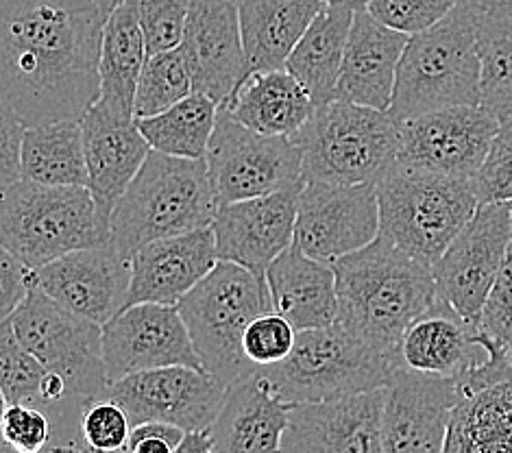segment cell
<instances>
[{
	"instance_id": "1",
	"label": "cell",
	"mask_w": 512,
	"mask_h": 453,
	"mask_svg": "<svg viewBox=\"0 0 512 453\" xmlns=\"http://www.w3.org/2000/svg\"><path fill=\"white\" fill-rule=\"evenodd\" d=\"M116 0H0V101L24 127L81 118L99 99L103 27Z\"/></svg>"
},
{
	"instance_id": "2",
	"label": "cell",
	"mask_w": 512,
	"mask_h": 453,
	"mask_svg": "<svg viewBox=\"0 0 512 453\" xmlns=\"http://www.w3.org/2000/svg\"><path fill=\"white\" fill-rule=\"evenodd\" d=\"M332 268L338 297L336 323L395 364L406 327L438 299L432 268L384 236L340 257Z\"/></svg>"
},
{
	"instance_id": "3",
	"label": "cell",
	"mask_w": 512,
	"mask_h": 453,
	"mask_svg": "<svg viewBox=\"0 0 512 453\" xmlns=\"http://www.w3.org/2000/svg\"><path fill=\"white\" fill-rule=\"evenodd\" d=\"M216 210L205 157L184 159L151 149L109 218V244L131 260L153 240L210 227Z\"/></svg>"
},
{
	"instance_id": "4",
	"label": "cell",
	"mask_w": 512,
	"mask_h": 453,
	"mask_svg": "<svg viewBox=\"0 0 512 453\" xmlns=\"http://www.w3.org/2000/svg\"><path fill=\"white\" fill-rule=\"evenodd\" d=\"M480 11L462 0L434 27L410 35L388 112L399 122L445 107L480 105Z\"/></svg>"
},
{
	"instance_id": "5",
	"label": "cell",
	"mask_w": 512,
	"mask_h": 453,
	"mask_svg": "<svg viewBox=\"0 0 512 453\" xmlns=\"http://www.w3.org/2000/svg\"><path fill=\"white\" fill-rule=\"evenodd\" d=\"M112 229L88 188L20 179L0 197V247L35 271L70 251L109 244Z\"/></svg>"
},
{
	"instance_id": "6",
	"label": "cell",
	"mask_w": 512,
	"mask_h": 453,
	"mask_svg": "<svg viewBox=\"0 0 512 453\" xmlns=\"http://www.w3.org/2000/svg\"><path fill=\"white\" fill-rule=\"evenodd\" d=\"M401 122L380 109L329 101L297 133L303 183H377L397 162Z\"/></svg>"
},
{
	"instance_id": "7",
	"label": "cell",
	"mask_w": 512,
	"mask_h": 453,
	"mask_svg": "<svg viewBox=\"0 0 512 453\" xmlns=\"http://www.w3.org/2000/svg\"><path fill=\"white\" fill-rule=\"evenodd\" d=\"M380 236L434 268L480 207L473 183L408 170L399 164L375 183Z\"/></svg>"
},
{
	"instance_id": "8",
	"label": "cell",
	"mask_w": 512,
	"mask_h": 453,
	"mask_svg": "<svg viewBox=\"0 0 512 453\" xmlns=\"http://www.w3.org/2000/svg\"><path fill=\"white\" fill-rule=\"evenodd\" d=\"M177 308L205 373L229 386L255 371L242 353V334L253 318L273 312L266 277L218 260Z\"/></svg>"
},
{
	"instance_id": "9",
	"label": "cell",
	"mask_w": 512,
	"mask_h": 453,
	"mask_svg": "<svg viewBox=\"0 0 512 453\" xmlns=\"http://www.w3.org/2000/svg\"><path fill=\"white\" fill-rule=\"evenodd\" d=\"M395 371L393 360L334 323L297 332L290 355L258 369L277 397L295 403H319L384 388Z\"/></svg>"
},
{
	"instance_id": "10",
	"label": "cell",
	"mask_w": 512,
	"mask_h": 453,
	"mask_svg": "<svg viewBox=\"0 0 512 453\" xmlns=\"http://www.w3.org/2000/svg\"><path fill=\"white\" fill-rule=\"evenodd\" d=\"M11 325L46 371L66 379L72 397L90 401L107 395L101 325L62 308L33 279L27 297L11 314Z\"/></svg>"
},
{
	"instance_id": "11",
	"label": "cell",
	"mask_w": 512,
	"mask_h": 453,
	"mask_svg": "<svg viewBox=\"0 0 512 453\" xmlns=\"http://www.w3.org/2000/svg\"><path fill=\"white\" fill-rule=\"evenodd\" d=\"M205 164L218 207L303 183L295 140L251 131L223 107H218Z\"/></svg>"
},
{
	"instance_id": "12",
	"label": "cell",
	"mask_w": 512,
	"mask_h": 453,
	"mask_svg": "<svg viewBox=\"0 0 512 453\" xmlns=\"http://www.w3.org/2000/svg\"><path fill=\"white\" fill-rule=\"evenodd\" d=\"M499 120L478 107H445L401 122L397 162L408 170L471 181L484 164Z\"/></svg>"
},
{
	"instance_id": "13",
	"label": "cell",
	"mask_w": 512,
	"mask_h": 453,
	"mask_svg": "<svg viewBox=\"0 0 512 453\" xmlns=\"http://www.w3.org/2000/svg\"><path fill=\"white\" fill-rule=\"evenodd\" d=\"M512 236L508 203H482L432 268L436 297L478 321Z\"/></svg>"
},
{
	"instance_id": "14",
	"label": "cell",
	"mask_w": 512,
	"mask_h": 453,
	"mask_svg": "<svg viewBox=\"0 0 512 453\" xmlns=\"http://www.w3.org/2000/svg\"><path fill=\"white\" fill-rule=\"evenodd\" d=\"M380 236V205L375 183L336 186L303 183L297 207L295 242L314 260L334 264Z\"/></svg>"
},
{
	"instance_id": "15",
	"label": "cell",
	"mask_w": 512,
	"mask_h": 453,
	"mask_svg": "<svg viewBox=\"0 0 512 453\" xmlns=\"http://www.w3.org/2000/svg\"><path fill=\"white\" fill-rule=\"evenodd\" d=\"M482 342L489 358L456 379L443 453H512V355Z\"/></svg>"
},
{
	"instance_id": "16",
	"label": "cell",
	"mask_w": 512,
	"mask_h": 453,
	"mask_svg": "<svg viewBox=\"0 0 512 453\" xmlns=\"http://www.w3.org/2000/svg\"><path fill=\"white\" fill-rule=\"evenodd\" d=\"M103 362L109 384L164 366L203 371L179 308L162 303H133L109 318L103 325Z\"/></svg>"
},
{
	"instance_id": "17",
	"label": "cell",
	"mask_w": 512,
	"mask_h": 453,
	"mask_svg": "<svg viewBox=\"0 0 512 453\" xmlns=\"http://www.w3.org/2000/svg\"><path fill=\"white\" fill-rule=\"evenodd\" d=\"M227 386L192 366H164L120 377L107 397L129 414L131 425L160 421L184 432L207 430L223 406Z\"/></svg>"
},
{
	"instance_id": "18",
	"label": "cell",
	"mask_w": 512,
	"mask_h": 453,
	"mask_svg": "<svg viewBox=\"0 0 512 453\" xmlns=\"http://www.w3.org/2000/svg\"><path fill=\"white\" fill-rule=\"evenodd\" d=\"M301 188L303 183L266 197L218 207L210 225L218 260L264 277L275 257L295 240Z\"/></svg>"
},
{
	"instance_id": "19",
	"label": "cell",
	"mask_w": 512,
	"mask_h": 453,
	"mask_svg": "<svg viewBox=\"0 0 512 453\" xmlns=\"http://www.w3.org/2000/svg\"><path fill=\"white\" fill-rule=\"evenodd\" d=\"M33 284L62 308L105 325L127 303L131 264L112 244L70 251L31 271Z\"/></svg>"
},
{
	"instance_id": "20",
	"label": "cell",
	"mask_w": 512,
	"mask_h": 453,
	"mask_svg": "<svg viewBox=\"0 0 512 453\" xmlns=\"http://www.w3.org/2000/svg\"><path fill=\"white\" fill-rule=\"evenodd\" d=\"M179 48L190 70L192 90L210 96L218 107L225 105L249 75L238 0H190Z\"/></svg>"
},
{
	"instance_id": "21",
	"label": "cell",
	"mask_w": 512,
	"mask_h": 453,
	"mask_svg": "<svg viewBox=\"0 0 512 453\" xmlns=\"http://www.w3.org/2000/svg\"><path fill=\"white\" fill-rule=\"evenodd\" d=\"M384 388L290 406L282 453H382Z\"/></svg>"
},
{
	"instance_id": "22",
	"label": "cell",
	"mask_w": 512,
	"mask_h": 453,
	"mask_svg": "<svg viewBox=\"0 0 512 453\" xmlns=\"http://www.w3.org/2000/svg\"><path fill=\"white\" fill-rule=\"evenodd\" d=\"M456 379L395 369L384 386L382 453H443Z\"/></svg>"
},
{
	"instance_id": "23",
	"label": "cell",
	"mask_w": 512,
	"mask_h": 453,
	"mask_svg": "<svg viewBox=\"0 0 512 453\" xmlns=\"http://www.w3.org/2000/svg\"><path fill=\"white\" fill-rule=\"evenodd\" d=\"M83 153L88 166V190L96 210L112 218L118 199L138 175L151 146L140 133L136 118L94 101L81 116Z\"/></svg>"
},
{
	"instance_id": "24",
	"label": "cell",
	"mask_w": 512,
	"mask_h": 453,
	"mask_svg": "<svg viewBox=\"0 0 512 453\" xmlns=\"http://www.w3.org/2000/svg\"><path fill=\"white\" fill-rule=\"evenodd\" d=\"M489 358L482 342L478 321H469L443 299L406 327L401 336L395 369L412 373L458 379Z\"/></svg>"
},
{
	"instance_id": "25",
	"label": "cell",
	"mask_w": 512,
	"mask_h": 453,
	"mask_svg": "<svg viewBox=\"0 0 512 453\" xmlns=\"http://www.w3.org/2000/svg\"><path fill=\"white\" fill-rule=\"evenodd\" d=\"M127 305H177L218 264L212 227L144 244L131 255Z\"/></svg>"
},
{
	"instance_id": "26",
	"label": "cell",
	"mask_w": 512,
	"mask_h": 453,
	"mask_svg": "<svg viewBox=\"0 0 512 453\" xmlns=\"http://www.w3.org/2000/svg\"><path fill=\"white\" fill-rule=\"evenodd\" d=\"M408 40L410 35L386 27L364 7L356 9L334 99L388 112Z\"/></svg>"
},
{
	"instance_id": "27",
	"label": "cell",
	"mask_w": 512,
	"mask_h": 453,
	"mask_svg": "<svg viewBox=\"0 0 512 453\" xmlns=\"http://www.w3.org/2000/svg\"><path fill=\"white\" fill-rule=\"evenodd\" d=\"M290 403L251 371L229 384L223 406L210 425L214 453H282Z\"/></svg>"
},
{
	"instance_id": "28",
	"label": "cell",
	"mask_w": 512,
	"mask_h": 453,
	"mask_svg": "<svg viewBox=\"0 0 512 453\" xmlns=\"http://www.w3.org/2000/svg\"><path fill=\"white\" fill-rule=\"evenodd\" d=\"M273 310L297 329H321L336 323L338 297L332 264L314 260L295 242L266 268Z\"/></svg>"
},
{
	"instance_id": "29",
	"label": "cell",
	"mask_w": 512,
	"mask_h": 453,
	"mask_svg": "<svg viewBox=\"0 0 512 453\" xmlns=\"http://www.w3.org/2000/svg\"><path fill=\"white\" fill-rule=\"evenodd\" d=\"M325 5L327 0H238L249 72L286 68L290 53Z\"/></svg>"
},
{
	"instance_id": "30",
	"label": "cell",
	"mask_w": 512,
	"mask_h": 453,
	"mask_svg": "<svg viewBox=\"0 0 512 453\" xmlns=\"http://www.w3.org/2000/svg\"><path fill=\"white\" fill-rule=\"evenodd\" d=\"M221 107L251 131L284 138H295L316 109L308 90L286 68L249 72Z\"/></svg>"
},
{
	"instance_id": "31",
	"label": "cell",
	"mask_w": 512,
	"mask_h": 453,
	"mask_svg": "<svg viewBox=\"0 0 512 453\" xmlns=\"http://www.w3.org/2000/svg\"><path fill=\"white\" fill-rule=\"evenodd\" d=\"M364 5L367 0H327L286 61V70L308 90L314 107L334 101L353 14Z\"/></svg>"
},
{
	"instance_id": "32",
	"label": "cell",
	"mask_w": 512,
	"mask_h": 453,
	"mask_svg": "<svg viewBox=\"0 0 512 453\" xmlns=\"http://www.w3.org/2000/svg\"><path fill=\"white\" fill-rule=\"evenodd\" d=\"M146 44L131 0H118L103 27L99 57V101L133 116V96L146 61Z\"/></svg>"
},
{
	"instance_id": "33",
	"label": "cell",
	"mask_w": 512,
	"mask_h": 453,
	"mask_svg": "<svg viewBox=\"0 0 512 453\" xmlns=\"http://www.w3.org/2000/svg\"><path fill=\"white\" fill-rule=\"evenodd\" d=\"M20 168L22 179L42 186L88 188L81 118L48 120L24 127Z\"/></svg>"
},
{
	"instance_id": "34",
	"label": "cell",
	"mask_w": 512,
	"mask_h": 453,
	"mask_svg": "<svg viewBox=\"0 0 512 453\" xmlns=\"http://www.w3.org/2000/svg\"><path fill=\"white\" fill-rule=\"evenodd\" d=\"M218 103L210 96L192 92L166 112L136 120L153 151L173 157L203 159L216 127Z\"/></svg>"
},
{
	"instance_id": "35",
	"label": "cell",
	"mask_w": 512,
	"mask_h": 453,
	"mask_svg": "<svg viewBox=\"0 0 512 453\" xmlns=\"http://www.w3.org/2000/svg\"><path fill=\"white\" fill-rule=\"evenodd\" d=\"M475 48L480 57V107L497 120L512 118V20L480 11Z\"/></svg>"
},
{
	"instance_id": "36",
	"label": "cell",
	"mask_w": 512,
	"mask_h": 453,
	"mask_svg": "<svg viewBox=\"0 0 512 453\" xmlns=\"http://www.w3.org/2000/svg\"><path fill=\"white\" fill-rule=\"evenodd\" d=\"M192 92V77L179 46L149 55L133 96V118L140 120L162 114Z\"/></svg>"
},
{
	"instance_id": "37",
	"label": "cell",
	"mask_w": 512,
	"mask_h": 453,
	"mask_svg": "<svg viewBox=\"0 0 512 453\" xmlns=\"http://www.w3.org/2000/svg\"><path fill=\"white\" fill-rule=\"evenodd\" d=\"M44 375L46 369L22 345L11 318L0 323V388L7 401L38 406Z\"/></svg>"
},
{
	"instance_id": "38",
	"label": "cell",
	"mask_w": 512,
	"mask_h": 453,
	"mask_svg": "<svg viewBox=\"0 0 512 453\" xmlns=\"http://www.w3.org/2000/svg\"><path fill=\"white\" fill-rule=\"evenodd\" d=\"M131 427L125 408L107 395L85 401L79 412V436L96 453H127Z\"/></svg>"
},
{
	"instance_id": "39",
	"label": "cell",
	"mask_w": 512,
	"mask_h": 453,
	"mask_svg": "<svg viewBox=\"0 0 512 453\" xmlns=\"http://www.w3.org/2000/svg\"><path fill=\"white\" fill-rule=\"evenodd\" d=\"M144 35L146 55L177 48L184 40L190 0H131Z\"/></svg>"
},
{
	"instance_id": "40",
	"label": "cell",
	"mask_w": 512,
	"mask_h": 453,
	"mask_svg": "<svg viewBox=\"0 0 512 453\" xmlns=\"http://www.w3.org/2000/svg\"><path fill=\"white\" fill-rule=\"evenodd\" d=\"M297 340V329L282 314L266 312L247 325L242 334V353L255 371L286 360Z\"/></svg>"
},
{
	"instance_id": "41",
	"label": "cell",
	"mask_w": 512,
	"mask_h": 453,
	"mask_svg": "<svg viewBox=\"0 0 512 453\" xmlns=\"http://www.w3.org/2000/svg\"><path fill=\"white\" fill-rule=\"evenodd\" d=\"M471 183L480 205L512 201V118L499 120L491 149Z\"/></svg>"
},
{
	"instance_id": "42",
	"label": "cell",
	"mask_w": 512,
	"mask_h": 453,
	"mask_svg": "<svg viewBox=\"0 0 512 453\" xmlns=\"http://www.w3.org/2000/svg\"><path fill=\"white\" fill-rule=\"evenodd\" d=\"M462 0H367L364 9L386 27L417 35L441 22Z\"/></svg>"
},
{
	"instance_id": "43",
	"label": "cell",
	"mask_w": 512,
	"mask_h": 453,
	"mask_svg": "<svg viewBox=\"0 0 512 453\" xmlns=\"http://www.w3.org/2000/svg\"><path fill=\"white\" fill-rule=\"evenodd\" d=\"M53 438L48 412L29 403H9L0 421V443L14 453H44Z\"/></svg>"
},
{
	"instance_id": "44",
	"label": "cell",
	"mask_w": 512,
	"mask_h": 453,
	"mask_svg": "<svg viewBox=\"0 0 512 453\" xmlns=\"http://www.w3.org/2000/svg\"><path fill=\"white\" fill-rule=\"evenodd\" d=\"M478 327L486 340L512 355V236L502 268L478 318Z\"/></svg>"
},
{
	"instance_id": "45",
	"label": "cell",
	"mask_w": 512,
	"mask_h": 453,
	"mask_svg": "<svg viewBox=\"0 0 512 453\" xmlns=\"http://www.w3.org/2000/svg\"><path fill=\"white\" fill-rule=\"evenodd\" d=\"M24 122L14 109L0 101V197L22 179L20 151H22Z\"/></svg>"
},
{
	"instance_id": "46",
	"label": "cell",
	"mask_w": 512,
	"mask_h": 453,
	"mask_svg": "<svg viewBox=\"0 0 512 453\" xmlns=\"http://www.w3.org/2000/svg\"><path fill=\"white\" fill-rule=\"evenodd\" d=\"M31 271L5 247H0V323L7 321L27 297Z\"/></svg>"
},
{
	"instance_id": "47",
	"label": "cell",
	"mask_w": 512,
	"mask_h": 453,
	"mask_svg": "<svg viewBox=\"0 0 512 453\" xmlns=\"http://www.w3.org/2000/svg\"><path fill=\"white\" fill-rule=\"evenodd\" d=\"M188 432L177 425L146 421L131 427L127 453H175Z\"/></svg>"
},
{
	"instance_id": "48",
	"label": "cell",
	"mask_w": 512,
	"mask_h": 453,
	"mask_svg": "<svg viewBox=\"0 0 512 453\" xmlns=\"http://www.w3.org/2000/svg\"><path fill=\"white\" fill-rule=\"evenodd\" d=\"M175 453H214L212 447V438H210V427L207 430H197V432H188L181 440Z\"/></svg>"
},
{
	"instance_id": "49",
	"label": "cell",
	"mask_w": 512,
	"mask_h": 453,
	"mask_svg": "<svg viewBox=\"0 0 512 453\" xmlns=\"http://www.w3.org/2000/svg\"><path fill=\"white\" fill-rule=\"evenodd\" d=\"M469 3L484 14H497L512 20V0H469Z\"/></svg>"
},
{
	"instance_id": "50",
	"label": "cell",
	"mask_w": 512,
	"mask_h": 453,
	"mask_svg": "<svg viewBox=\"0 0 512 453\" xmlns=\"http://www.w3.org/2000/svg\"><path fill=\"white\" fill-rule=\"evenodd\" d=\"M7 406H9V401H7L5 393H3V388H0V421H3V414H5Z\"/></svg>"
},
{
	"instance_id": "51",
	"label": "cell",
	"mask_w": 512,
	"mask_h": 453,
	"mask_svg": "<svg viewBox=\"0 0 512 453\" xmlns=\"http://www.w3.org/2000/svg\"><path fill=\"white\" fill-rule=\"evenodd\" d=\"M0 453H14L11 449H7L3 443H0Z\"/></svg>"
},
{
	"instance_id": "52",
	"label": "cell",
	"mask_w": 512,
	"mask_h": 453,
	"mask_svg": "<svg viewBox=\"0 0 512 453\" xmlns=\"http://www.w3.org/2000/svg\"><path fill=\"white\" fill-rule=\"evenodd\" d=\"M508 210H510V214H512V201H508Z\"/></svg>"
},
{
	"instance_id": "53",
	"label": "cell",
	"mask_w": 512,
	"mask_h": 453,
	"mask_svg": "<svg viewBox=\"0 0 512 453\" xmlns=\"http://www.w3.org/2000/svg\"><path fill=\"white\" fill-rule=\"evenodd\" d=\"M116 3H118V0H116Z\"/></svg>"
}]
</instances>
